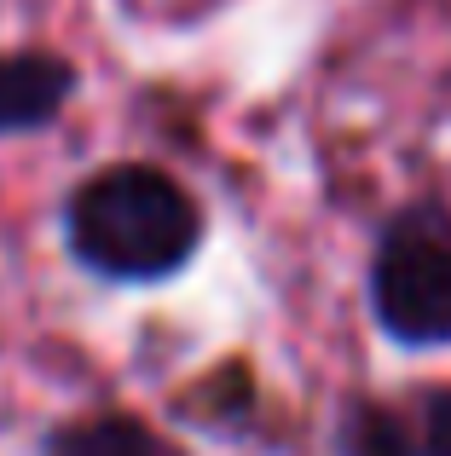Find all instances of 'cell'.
Listing matches in <instances>:
<instances>
[{
  "label": "cell",
  "mask_w": 451,
  "mask_h": 456,
  "mask_svg": "<svg viewBox=\"0 0 451 456\" xmlns=\"http://www.w3.org/2000/svg\"><path fill=\"white\" fill-rule=\"evenodd\" d=\"M341 456H417V434H411V411L399 404H348L341 416Z\"/></svg>",
  "instance_id": "5"
},
{
  "label": "cell",
  "mask_w": 451,
  "mask_h": 456,
  "mask_svg": "<svg viewBox=\"0 0 451 456\" xmlns=\"http://www.w3.org/2000/svg\"><path fill=\"white\" fill-rule=\"evenodd\" d=\"M76 64L46 46H18L0 53V139L53 127L64 116V104L76 99Z\"/></svg>",
  "instance_id": "3"
},
{
  "label": "cell",
  "mask_w": 451,
  "mask_h": 456,
  "mask_svg": "<svg viewBox=\"0 0 451 456\" xmlns=\"http://www.w3.org/2000/svg\"><path fill=\"white\" fill-rule=\"evenodd\" d=\"M411 434H417V456H451V387L422 393L411 404Z\"/></svg>",
  "instance_id": "6"
},
{
  "label": "cell",
  "mask_w": 451,
  "mask_h": 456,
  "mask_svg": "<svg viewBox=\"0 0 451 456\" xmlns=\"http://www.w3.org/2000/svg\"><path fill=\"white\" fill-rule=\"evenodd\" d=\"M371 312L388 341H451V208L411 202L382 225L371 255Z\"/></svg>",
  "instance_id": "2"
},
{
  "label": "cell",
  "mask_w": 451,
  "mask_h": 456,
  "mask_svg": "<svg viewBox=\"0 0 451 456\" xmlns=\"http://www.w3.org/2000/svg\"><path fill=\"white\" fill-rule=\"evenodd\" d=\"M64 243L104 283H162L192 266L203 243V208L162 167L116 162L70 191Z\"/></svg>",
  "instance_id": "1"
},
{
  "label": "cell",
  "mask_w": 451,
  "mask_h": 456,
  "mask_svg": "<svg viewBox=\"0 0 451 456\" xmlns=\"http://www.w3.org/2000/svg\"><path fill=\"white\" fill-rule=\"evenodd\" d=\"M41 456H168V451L139 416L104 411V416H81V422L53 428Z\"/></svg>",
  "instance_id": "4"
}]
</instances>
